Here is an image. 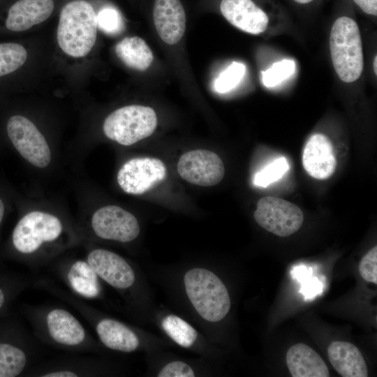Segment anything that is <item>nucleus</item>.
Instances as JSON below:
<instances>
[{"label": "nucleus", "instance_id": "nucleus-1", "mask_svg": "<svg viewBox=\"0 0 377 377\" xmlns=\"http://www.w3.org/2000/svg\"><path fill=\"white\" fill-rule=\"evenodd\" d=\"M64 223L57 216L32 211L22 216L10 239L13 258L32 268L48 263L58 252L66 235Z\"/></svg>", "mask_w": 377, "mask_h": 377}, {"label": "nucleus", "instance_id": "nucleus-2", "mask_svg": "<svg viewBox=\"0 0 377 377\" xmlns=\"http://www.w3.org/2000/svg\"><path fill=\"white\" fill-rule=\"evenodd\" d=\"M22 311L43 343L70 352L88 353L98 344L68 309L54 305H24Z\"/></svg>", "mask_w": 377, "mask_h": 377}, {"label": "nucleus", "instance_id": "nucleus-3", "mask_svg": "<svg viewBox=\"0 0 377 377\" xmlns=\"http://www.w3.org/2000/svg\"><path fill=\"white\" fill-rule=\"evenodd\" d=\"M97 13L88 0H70L62 7L57 38L67 55L79 58L87 55L97 37Z\"/></svg>", "mask_w": 377, "mask_h": 377}, {"label": "nucleus", "instance_id": "nucleus-4", "mask_svg": "<svg viewBox=\"0 0 377 377\" xmlns=\"http://www.w3.org/2000/svg\"><path fill=\"white\" fill-rule=\"evenodd\" d=\"M184 283L191 304L203 319L216 323L228 313L229 293L214 272L204 268L191 269L185 274Z\"/></svg>", "mask_w": 377, "mask_h": 377}, {"label": "nucleus", "instance_id": "nucleus-5", "mask_svg": "<svg viewBox=\"0 0 377 377\" xmlns=\"http://www.w3.org/2000/svg\"><path fill=\"white\" fill-rule=\"evenodd\" d=\"M330 50L334 70L344 82L356 81L364 67L361 36L356 22L348 17L337 19L331 29Z\"/></svg>", "mask_w": 377, "mask_h": 377}, {"label": "nucleus", "instance_id": "nucleus-6", "mask_svg": "<svg viewBox=\"0 0 377 377\" xmlns=\"http://www.w3.org/2000/svg\"><path fill=\"white\" fill-rule=\"evenodd\" d=\"M157 126V116L150 107L131 105L111 112L103 125L105 136L129 146L150 136Z\"/></svg>", "mask_w": 377, "mask_h": 377}, {"label": "nucleus", "instance_id": "nucleus-7", "mask_svg": "<svg viewBox=\"0 0 377 377\" xmlns=\"http://www.w3.org/2000/svg\"><path fill=\"white\" fill-rule=\"evenodd\" d=\"M0 318V377L25 376L34 360L30 337L18 323Z\"/></svg>", "mask_w": 377, "mask_h": 377}, {"label": "nucleus", "instance_id": "nucleus-8", "mask_svg": "<svg viewBox=\"0 0 377 377\" xmlns=\"http://www.w3.org/2000/svg\"><path fill=\"white\" fill-rule=\"evenodd\" d=\"M8 138L17 151L33 165L47 167L52 159L50 147L42 133L28 118L10 116L6 124Z\"/></svg>", "mask_w": 377, "mask_h": 377}, {"label": "nucleus", "instance_id": "nucleus-9", "mask_svg": "<svg viewBox=\"0 0 377 377\" xmlns=\"http://www.w3.org/2000/svg\"><path fill=\"white\" fill-rule=\"evenodd\" d=\"M253 216L260 227L279 237L296 232L304 221L303 212L297 205L273 196L258 200Z\"/></svg>", "mask_w": 377, "mask_h": 377}, {"label": "nucleus", "instance_id": "nucleus-10", "mask_svg": "<svg viewBox=\"0 0 377 377\" xmlns=\"http://www.w3.org/2000/svg\"><path fill=\"white\" fill-rule=\"evenodd\" d=\"M93 233L98 238L121 243L138 237L140 228L136 217L117 205H107L97 209L90 221Z\"/></svg>", "mask_w": 377, "mask_h": 377}, {"label": "nucleus", "instance_id": "nucleus-11", "mask_svg": "<svg viewBox=\"0 0 377 377\" xmlns=\"http://www.w3.org/2000/svg\"><path fill=\"white\" fill-rule=\"evenodd\" d=\"M177 172L186 182L200 186H212L223 178L225 168L221 158L207 149H195L182 154Z\"/></svg>", "mask_w": 377, "mask_h": 377}, {"label": "nucleus", "instance_id": "nucleus-12", "mask_svg": "<svg viewBox=\"0 0 377 377\" xmlns=\"http://www.w3.org/2000/svg\"><path fill=\"white\" fill-rule=\"evenodd\" d=\"M167 169L162 161L156 158L142 157L126 162L117 173V182L126 193L140 195L163 180Z\"/></svg>", "mask_w": 377, "mask_h": 377}, {"label": "nucleus", "instance_id": "nucleus-13", "mask_svg": "<svg viewBox=\"0 0 377 377\" xmlns=\"http://www.w3.org/2000/svg\"><path fill=\"white\" fill-rule=\"evenodd\" d=\"M85 260L99 278L118 290L133 287L136 276L133 267L119 254L101 248L89 250Z\"/></svg>", "mask_w": 377, "mask_h": 377}, {"label": "nucleus", "instance_id": "nucleus-14", "mask_svg": "<svg viewBox=\"0 0 377 377\" xmlns=\"http://www.w3.org/2000/svg\"><path fill=\"white\" fill-rule=\"evenodd\" d=\"M55 271L74 295L85 300L101 296V279L85 259L62 263L55 267Z\"/></svg>", "mask_w": 377, "mask_h": 377}, {"label": "nucleus", "instance_id": "nucleus-15", "mask_svg": "<svg viewBox=\"0 0 377 377\" xmlns=\"http://www.w3.org/2000/svg\"><path fill=\"white\" fill-rule=\"evenodd\" d=\"M54 8V0H16L6 10L3 26L11 32L27 31L47 20Z\"/></svg>", "mask_w": 377, "mask_h": 377}, {"label": "nucleus", "instance_id": "nucleus-16", "mask_svg": "<svg viewBox=\"0 0 377 377\" xmlns=\"http://www.w3.org/2000/svg\"><path fill=\"white\" fill-rule=\"evenodd\" d=\"M302 164L308 175L314 179L322 180L330 177L337 166L331 140L321 133L312 135L304 146Z\"/></svg>", "mask_w": 377, "mask_h": 377}, {"label": "nucleus", "instance_id": "nucleus-17", "mask_svg": "<svg viewBox=\"0 0 377 377\" xmlns=\"http://www.w3.org/2000/svg\"><path fill=\"white\" fill-rule=\"evenodd\" d=\"M153 19L158 36L165 43L175 45L182 39L186 18L179 0H155Z\"/></svg>", "mask_w": 377, "mask_h": 377}, {"label": "nucleus", "instance_id": "nucleus-18", "mask_svg": "<svg viewBox=\"0 0 377 377\" xmlns=\"http://www.w3.org/2000/svg\"><path fill=\"white\" fill-rule=\"evenodd\" d=\"M220 10L234 27L253 35L265 31L269 18L252 0H221Z\"/></svg>", "mask_w": 377, "mask_h": 377}, {"label": "nucleus", "instance_id": "nucleus-19", "mask_svg": "<svg viewBox=\"0 0 377 377\" xmlns=\"http://www.w3.org/2000/svg\"><path fill=\"white\" fill-rule=\"evenodd\" d=\"M96 362L82 356H70L52 360L29 369L25 376L37 377L93 376L97 372Z\"/></svg>", "mask_w": 377, "mask_h": 377}, {"label": "nucleus", "instance_id": "nucleus-20", "mask_svg": "<svg viewBox=\"0 0 377 377\" xmlns=\"http://www.w3.org/2000/svg\"><path fill=\"white\" fill-rule=\"evenodd\" d=\"M327 355L331 364L341 376H368L367 363L355 345L342 341H333L327 348Z\"/></svg>", "mask_w": 377, "mask_h": 377}, {"label": "nucleus", "instance_id": "nucleus-21", "mask_svg": "<svg viewBox=\"0 0 377 377\" xmlns=\"http://www.w3.org/2000/svg\"><path fill=\"white\" fill-rule=\"evenodd\" d=\"M286 360L293 377H328L330 372L323 358L310 346L299 343L287 350Z\"/></svg>", "mask_w": 377, "mask_h": 377}, {"label": "nucleus", "instance_id": "nucleus-22", "mask_svg": "<svg viewBox=\"0 0 377 377\" xmlns=\"http://www.w3.org/2000/svg\"><path fill=\"white\" fill-rule=\"evenodd\" d=\"M115 53L128 67L143 71L153 61V53L146 42L138 36L126 37L115 46Z\"/></svg>", "mask_w": 377, "mask_h": 377}, {"label": "nucleus", "instance_id": "nucleus-23", "mask_svg": "<svg viewBox=\"0 0 377 377\" xmlns=\"http://www.w3.org/2000/svg\"><path fill=\"white\" fill-rule=\"evenodd\" d=\"M27 49L15 42L0 43V80L10 76L27 61Z\"/></svg>", "mask_w": 377, "mask_h": 377}, {"label": "nucleus", "instance_id": "nucleus-24", "mask_svg": "<svg viewBox=\"0 0 377 377\" xmlns=\"http://www.w3.org/2000/svg\"><path fill=\"white\" fill-rule=\"evenodd\" d=\"M165 333L178 345L191 347L195 341L197 331L186 321L175 315H168L161 322Z\"/></svg>", "mask_w": 377, "mask_h": 377}, {"label": "nucleus", "instance_id": "nucleus-25", "mask_svg": "<svg viewBox=\"0 0 377 377\" xmlns=\"http://www.w3.org/2000/svg\"><path fill=\"white\" fill-rule=\"evenodd\" d=\"M29 281L18 275L0 274V318L15 299L29 285Z\"/></svg>", "mask_w": 377, "mask_h": 377}, {"label": "nucleus", "instance_id": "nucleus-26", "mask_svg": "<svg viewBox=\"0 0 377 377\" xmlns=\"http://www.w3.org/2000/svg\"><path fill=\"white\" fill-rule=\"evenodd\" d=\"M295 71V64L290 59H283L262 72V82L266 87H273L290 77Z\"/></svg>", "mask_w": 377, "mask_h": 377}, {"label": "nucleus", "instance_id": "nucleus-27", "mask_svg": "<svg viewBox=\"0 0 377 377\" xmlns=\"http://www.w3.org/2000/svg\"><path fill=\"white\" fill-rule=\"evenodd\" d=\"M245 72L246 67L243 64L232 62L216 79L215 90L219 93H226L232 90L240 82Z\"/></svg>", "mask_w": 377, "mask_h": 377}, {"label": "nucleus", "instance_id": "nucleus-28", "mask_svg": "<svg viewBox=\"0 0 377 377\" xmlns=\"http://www.w3.org/2000/svg\"><path fill=\"white\" fill-rule=\"evenodd\" d=\"M288 170V164L285 158H279L258 172L254 178L257 186L266 187L277 181Z\"/></svg>", "mask_w": 377, "mask_h": 377}, {"label": "nucleus", "instance_id": "nucleus-29", "mask_svg": "<svg viewBox=\"0 0 377 377\" xmlns=\"http://www.w3.org/2000/svg\"><path fill=\"white\" fill-rule=\"evenodd\" d=\"M359 272L362 278L368 282L377 284V246L371 249L361 259Z\"/></svg>", "mask_w": 377, "mask_h": 377}, {"label": "nucleus", "instance_id": "nucleus-30", "mask_svg": "<svg viewBox=\"0 0 377 377\" xmlns=\"http://www.w3.org/2000/svg\"><path fill=\"white\" fill-rule=\"evenodd\" d=\"M98 26L104 31L114 33L119 30L121 17L113 8H104L97 14Z\"/></svg>", "mask_w": 377, "mask_h": 377}, {"label": "nucleus", "instance_id": "nucleus-31", "mask_svg": "<svg viewBox=\"0 0 377 377\" xmlns=\"http://www.w3.org/2000/svg\"><path fill=\"white\" fill-rule=\"evenodd\" d=\"M158 377H193V369L186 363L173 361L165 365L158 373Z\"/></svg>", "mask_w": 377, "mask_h": 377}, {"label": "nucleus", "instance_id": "nucleus-32", "mask_svg": "<svg viewBox=\"0 0 377 377\" xmlns=\"http://www.w3.org/2000/svg\"><path fill=\"white\" fill-rule=\"evenodd\" d=\"M353 1L367 14L377 15V0H353Z\"/></svg>", "mask_w": 377, "mask_h": 377}, {"label": "nucleus", "instance_id": "nucleus-33", "mask_svg": "<svg viewBox=\"0 0 377 377\" xmlns=\"http://www.w3.org/2000/svg\"><path fill=\"white\" fill-rule=\"evenodd\" d=\"M6 212V205L3 199L0 197V227L2 225Z\"/></svg>", "mask_w": 377, "mask_h": 377}, {"label": "nucleus", "instance_id": "nucleus-34", "mask_svg": "<svg viewBox=\"0 0 377 377\" xmlns=\"http://www.w3.org/2000/svg\"><path fill=\"white\" fill-rule=\"evenodd\" d=\"M374 71L375 74H377V57L375 56L374 60Z\"/></svg>", "mask_w": 377, "mask_h": 377}, {"label": "nucleus", "instance_id": "nucleus-35", "mask_svg": "<svg viewBox=\"0 0 377 377\" xmlns=\"http://www.w3.org/2000/svg\"><path fill=\"white\" fill-rule=\"evenodd\" d=\"M294 1L297 3L304 4V3H309L312 1L313 0H294Z\"/></svg>", "mask_w": 377, "mask_h": 377}]
</instances>
